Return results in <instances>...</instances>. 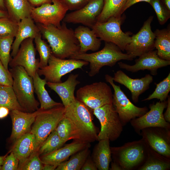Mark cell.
<instances>
[{"label": "cell", "mask_w": 170, "mask_h": 170, "mask_svg": "<svg viewBox=\"0 0 170 170\" xmlns=\"http://www.w3.org/2000/svg\"><path fill=\"white\" fill-rule=\"evenodd\" d=\"M42 36L49 43L52 54L61 59H71L79 53L80 46L74 31L62 21L60 27L36 23Z\"/></svg>", "instance_id": "1"}, {"label": "cell", "mask_w": 170, "mask_h": 170, "mask_svg": "<svg viewBox=\"0 0 170 170\" xmlns=\"http://www.w3.org/2000/svg\"><path fill=\"white\" fill-rule=\"evenodd\" d=\"M93 110L76 98L75 101L65 108L64 116L81 142L90 143L99 141V129L93 121Z\"/></svg>", "instance_id": "2"}, {"label": "cell", "mask_w": 170, "mask_h": 170, "mask_svg": "<svg viewBox=\"0 0 170 170\" xmlns=\"http://www.w3.org/2000/svg\"><path fill=\"white\" fill-rule=\"evenodd\" d=\"M71 59L83 60L89 63L88 75L93 77L98 74L103 66L112 67L121 60H132L133 58L127 53H123L117 45L111 42H105L101 50L90 54H78Z\"/></svg>", "instance_id": "3"}, {"label": "cell", "mask_w": 170, "mask_h": 170, "mask_svg": "<svg viewBox=\"0 0 170 170\" xmlns=\"http://www.w3.org/2000/svg\"><path fill=\"white\" fill-rule=\"evenodd\" d=\"M148 145L142 138L118 147H110L113 161L122 170H137L145 162Z\"/></svg>", "instance_id": "4"}, {"label": "cell", "mask_w": 170, "mask_h": 170, "mask_svg": "<svg viewBox=\"0 0 170 170\" xmlns=\"http://www.w3.org/2000/svg\"><path fill=\"white\" fill-rule=\"evenodd\" d=\"M9 70L13 78V89L20 105L25 112H33L38 110L40 103L34 95L32 77L21 66L13 67Z\"/></svg>", "instance_id": "5"}, {"label": "cell", "mask_w": 170, "mask_h": 170, "mask_svg": "<svg viewBox=\"0 0 170 170\" xmlns=\"http://www.w3.org/2000/svg\"><path fill=\"white\" fill-rule=\"evenodd\" d=\"M125 19L124 15L111 17L105 22H96L91 28L101 41L113 43L124 52L127 45L131 41L132 34L129 31L124 32L121 29Z\"/></svg>", "instance_id": "6"}, {"label": "cell", "mask_w": 170, "mask_h": 170, "mask_svg": "<svg viewBox=\"0 0 170 170\" xmlns=\"http://www.w3.org/2000/svg\"><path fill=\"white\" fill-rule=\"evenodd\" d=\"M39 110L30 132L35 136L39 148L63 118L65 107L62 105L48 110Z\"/></svg>", "instance_id": "7"}, {"label": "cell", "mask_w": 170, "mask_h": 170, "mask_svg": "<svg viewBox=\"0 0 170 170\" xmlns=\"http://www.w3.org/2000/svg\"><path fill=\"white\" fill-rule=\"evenodd\" d=\"M99 120L101 129L98 134L99 140L107 139L116 140L121 135L124 126L112 104H106L93 110Z\"/></svg>", "instance_id": "8"}, {"label": "cell", "mask_w": 170, "mask_h": 170, "mask_svg": "<svg viewBox=\"0 0 170 170\" xmlns=\"http://www.w3.org/2000/svg\"><path fill=\"white\" fill-rule=\"evenodd\" d=\"M105 79L114 89L112 104L123 126L132 120L142 116L148 111L146 106L140 107L133 104L121 90L120 86L114 83L112 76L106 74Z\"/></svg>", "instance_id": "9"}, {"label": "cell", "mask_w": 170, "mask_h": 170, "mask_svg": "<svg viewBox=\"0 0 170 170\" xmlns=\"http://www.w3.org/2000/svg\"><path fill=\"white\" fill-rule=\"evenodd\" d=\"M112 96L110 87L104 82H99L80 88L76 92V98L93 110L112 104Z\"/></svg>", "instance_id": "10"}, {"label": "cell", "mask_w": 170, "mask_h": 170, "mask_svg": "<svg viewBox=\"0 0 170 170\" xmlns=\"http://www.w3.org/2000/svg\"><path fill=\"white\" fill-rule=\"evenodd\" d=\"M85 61L73 59H61L52 54L50 55L46 66L39 68L37 73L40 76H44L47 82L53 83L61 82V78L64 76L77 69L89 64Z\"/></svg>", "instance_id": "11"}, {"label": "cell", "mask_w": 170, "mask_h": 170, "mask_svg": "<svg viewBox=\"0 0 170 170\" xmlns=\"http://www.w3.org/2000/svg\"><path fill=\"white\" fill-rule=\"evenodd\" d=\"M68 10L61 0H53L51 3H45L33 7L30 17L36 23L52 25L59 27Z\"/></svg>", "instance_id": "12"}, {"label": "cell", "mask_w": 170, "mask_h": 170, "mask_svg": "<svg viewBox=\"0 0 170 170\" xmlns=\"http://www.w3.org/2000/svg\"><path fill=\"white\" fill-rule=\"evenodd\" d=\"M153 16H150L144 23L139 31L131 37V41L127 45L125 51L133 59L154 50L155 36L151 29Z\"/></svg>", "instance_id": "13"}, {"label": "cell", "mask_w": 170, "mask_h": 170, "mask_svg": "<svg viewBox=\"0 0 170 170\" xmlns=\"http://www.w3.org/2000/svg\"><path fill=\"white\" fill-rule=\"evenodd\" d=\"M167 105V100L150 104L149 111L130 121L135 131L140 135L141 131L147 128L162 127L170 129V123L166 121L163 116V111Z\"/></svg>", "instance_id": "14"}, {"label": "cell", "mask_w": 170, "mask_h": 170, "mask_svg": "<svg viewBox=\"0 0 170 170\" xmlns=\"http://www.w3.org/2000/svg\"><path fill=\"white\" fill-rule=\"evenodd\" d=\"M34 39L28 38L21 43L15 55L12 58L8 65L11 68L17 66L23 67L28 74L33 77L39 69V60L36 58V49Z\"/></svg>", "instance_id": "15"}, {"label": "cell", "mask_w": 170, "mask_h": 170, "mask_svg": "<svg viewBox=\"0 0 170 170\" xmlns=\"http://www.w3.org/2000/svg\"><path fill=\"white\" fill-rule=\"evenodd\" d=\"M104 5V0H89L82 8L66 14L62 21L66 23L81 24L91 28L97 22Z\"/></svg>", "instance_id": "16"}, {"label": "cell", "mask_w": 170, "mask_h": 170, "mask_svg": "<svg viewBox=\"0 0 170 170\" xmlns=\"http://www.w3.org/2000/svg\"><path fill=\"white\" fill-rule=\"evenodd\" d=\"M142 138L152 149L170 159V129L162 127H151L142 129Z\"/></svg>", "instance_id": "17"}, {"label": "cell", "mask_w": 170, "mask_h": 170, "mask_svg": "<svg viewBox=\"0 0 170 170\" xmlns=\"http://www.w3.org/2000/svg\"><path fill=\"white\" fill-rule=\"evenodd\" d=\"M135 64L130 65L122 62L118 63L119 66L122 69L136 72L140 70L150 71L153 75H156L158 69L170 65V60L160 58L157 54V50L145 53L135 60Z\"/></svg>", "instance_id": "18"}, {"label": "cell", "mask_w": 170, "mask_h": 170, "mask_svg": "<svg viewBox=\"0 0 170 170\" xmlns=\"http://www.w3.org/2000/svg\"><path fill=\"white\" fill-rule=\"evenodd\" d=\"M113 79V81L128 88L131 93L133 101L137 103L140 95L149 88L150 84L153 81V77L148 74L140 78L133 79L120 70L114 73Z\"/></svg>", "instance_id": "19"}, {"label": "cell", "mask_w": 170, "mask_h": 170, "mask_svg": "<svg viewBox=\"0 0 170 170\" xmlns=\"http://www.w3.org/2000/svg\"><path fill=\"white\" fill-rule=\"evenodd\" d=\"M39 109L33 112H27L18 110L10 111L12 129L10 139L14 142L22 135L30 132Z\"/></svg>", "instance_id": "20"}, {"label": "cell", "mask_w": 170, "mask_h": 170, "mask_svg": "<svg viewBox=\"0 0 170 170\" xmlns=\"http://www.w3.org/2000/svg\"><path fill=\"white\" fill-rule=\"evenodd\" d=\"M90 143H86L77 140L48 154L40 156L42 163L50 164L58 166L62 162L67 160L70 156L87 147H90Z\"/></svg>", "instance_id": "21"}, {"label": "cell", "mask_w": 170, "mask_h": 170, "mask_svg": "<svg viewBox=\"0 0 170 170\" xmlns=\"http://www.w3.org/2000/svg\"><path fill=\"white\" fill-rule=\"evenodd\" d=\"M78 76V74H71L64 82H47L48 86L54 91L60 97L65 108L74 102L76 100L74 91L76 86L80 83L77 79Z\"/></svg>", "instance_id": "22"}, {"label": "cell", "mask_w": 170, "mask_h": 170, "mask_svg": "<svg viewBox=\"0 0 170 170\" xmlns=\"http://www.w3.org/2000/svg\"><path fill=\"white\" fill-rule=\"evenodd\" d=\"M31 17L25 18L18 23L17 33L11 47L12 57L15 55L21 43L24 40L28 38L34 39L40 32L39 29Z\"/></svg>", "instance_id": "23"}, {"label": "cell", "mask_w": 170, "mask_h": 170, "mask_svg": "<svg viewBox=\"0 0 170 170\" xmlns=\"http://www.w3.org/2000/svg\"><path fill=\"white\" fill-rule=\"evenodd\" d=\"M75 36L80 46L79 54H84L89 50L95 52L100 48L101 40L90 28L79 26L74 31Z\"/></svg>", "instance_id": "24"}, {"label": "cell", "mask_w": 170, "mask_h": 170, "mask_svg": "<svg viewBox=\"0 0 170 170\" xmlns=\"http://www.w3.org/2000/svg\"><path fill=\"white\" fill-rule=\"evenodd\" d=\"M38 149L35 136L29 132L16 140L10 151H12L18 159L20 164Z\"/></svg>", "instance_id": "25"}, {"label": "cell", "mask_w": 170, "mask_h": 170, "mask_svg": "<svg viewBox=\"0 0 170 170\" xmlns=\"http://www.w3.org/2000/svg\"><path fill=\"white\" fill-rule=\"evenodd\" d=\"M98 141L94 148L91 157L98 170H108L112 161L110 141L105 139Z\"/></svg>", "instance_id": "26"}, {"label": "cell", "mask_w": 170, "mask_h": 170, "mask_svg": "<svg viewBox=\"0 0 170 170\" xmlns=\"http://www.w3.org/2000/svg\"><path fill=\"white\" fill-rule=\"evenodd\" d=\"M4 2L9 17L16 22L30 17L33 7L28 0H4Z\"/></svg>", "instance_id": "27"}, {"label": "cell", "mask_w": 170, "mask_h": 170, "mask_svg": "<svg viewBox=\"0 0 170 170\" xmlns=\"http://www.w3.org/2000/svg\"><path fill=\"white\" fill-rule=\"evenodd\" d=\"M34 91L37 95L42 110L49 109L63 105L54 101L50 97L45 88L47 82L41 78L37 71L33 77Z\"/></svg>", "instance_id": "28"}, {"label": "cell", "mask_w": 170, "mask_h": 170, "mask_svg": "<svg viewBox=\"0 0 170 170\" xmlns=\"http://www.w3.org/2000/svg\"><path fill=\"white\" fill-rule=\"evenodd\" d=\"M170 169V159L159 153L148 145L146 160L137 170Z\"/></svg>", "instance_id": "29"}, {"label": "cell", "mask_w": 170, "mask_h": 170, "mask_svg": "<svg viewBox=\"0 0 170 170\" xmlns=\"http://www.w3.org/2000/svg\"><path fill=\"white\" fill-rule=\"evenodd\" d=\"M154 33L155 36V47L158 56L162 60H170V24L166 28L156 29Z\"/></svg>", "instance_id": "30"}, {"label": "cell", "mask_w": 170, "mask_h": 170, "mask_svg": "<svg viewBox=\"0 0 170 170\" xmlns=\"http://www.w3.org/2000/svg\"><path fill=\"white\" fill-rule=\"evenodd\" d=\"M127 0H104L103 8L97 18V22H105L111 17L122 15V11Z\"/></svg>", "instance_id": "31"}, {"label": "cell", "mask_w": 170, "mask_h": 170, "mask_svg": "<svg viewBox=\"0 0 170 170\" xmlns=\"http://www.w3.org/2000/svg\"><path fill=\"white\" fill-rule=\"evenodd\" d=\"M90 147H87L72 155L69 159L60 164L56 170H80L88 156Z\"/></svg>", "instance_id": "32"}, {"label": "cell", "mask_w": 170, "mask_h": 170, "mask_svg": "<svg viewBox=\"0 0 170 170\" xmlns=\"http://www.w3.org/2000/svg\"><path fill=\"white\" fill-rule=\"evenodd\" d=\"M0 106H3L10 111L18 110L24 111L20 105L12 86L0 85Z\"/></svg>", "instance_id": "33"}, {"label": "cell", "mask_w": 170, "mask_h": 170, "mask_svg": "<svg viewBox=\"0 0 170 170\" xmlns=\"http://www.w3.org/2000/svg\"><path fill=\"white\" fill-rule=\"evenodd\" d=\"M65 143L61 140L55 129L53 131L39 147L40 156H44L61 148Z\"/></svg>", "instance_id": "34"}, {"label": "cell", "mask_w": 170, "mask_h": 170, "mask_svg": "<svg viewBox=\"0 0 170 170\" xmlns=\"http://www.w3.org/2000/svg\"><path fill=\"white\" fill-rule=\"evenodd\" d=\"M42 36L40 32L34 39L36 45V49L38 52L40 56L39 68H43L48 65L49 59L52 54L50 46L42 39Z\"/></svg>", "instance_id": "35"}, {"label": "cell", "mask_w": 170, "mask_h": 170, "mask_svg": "<svg viewBox=\"0 0 170 170\" xmlns=\"http://www.w3.org/2000/svg\"><path fill=\"white\" fill-rule=\"evenodd\" d=\"M156 85V87L153 93L142 101L150 100L154 99H159L161 102L166 100L170 91V73L165 78Z\"/></svg>", "instance_id": "36"}, {"label": "cell", "mask_w": 170, "mask_h": 170, "mask_svg": "<svg viewBox=\"0 0 170 170\" xmlns=\"http://www.w3.org/2000/svg\"><path fill=\"white\" fill-rule=\"evenodd\" d=\"M14 38L11 36H0V60L7 70H8V64L12 58L10 52Z\"/></svg>", "instance_id": "37"}, {"label": "cell", "mask_w": 170, "mask_h": 170, "mask_svg": "<svg viewBox=\"0 0 170 170\" xmlns=\"http://www.w3.org/2000/svg\"><path fill=\"white\" fill-rule=\"evenodd\" d=\"M55 130L60 139L65 143L71 139L77 140L76 136L69 120L64 116L58 123Z\"/></svg>", "instance_id": "38"}, {"label": "cell", "mask_w": 170, "mask_h": 170, "mask_svg": "<svg viewBox=\"0 0 170 170\" xmlns=\"http://www.w3.org/2000/svg\"><path fill=\"white\" fill-rule=\"evenodd\" d=\"M18 29V23L9 17L0 18V36H16Z\"/></svg>", "instance_id": "39"}, {"label": "cell", "mask_w": 170, "mask_h": 170, "mask_svg": "<svg viewBox=\"0 0 170 170\" xmlns=\"http://www.w3.org/2000/svg\"><path fill=\"white\" fill-rule=\"evenodd\" d=\"M43 164L41 161L38 150L35 151L21 163L19 164L18 170H43Z\"/></svg>", "instance_id": "40"}, {"label": "cell", "mask_w": 170, "mask_h": 170, "mask_svg": "<svg viewBox=\"0 0 170 170\" xmlns=\"http://www.w3.org/2000/svg\"><path fill=\"white\" fill-rule=\"evenodd\" d=\"M149 3L154 10L160 24H164L170 18V11L166 8L161 0H151Z\"/></svg>", "instance_id": "41"}, {"label": "cell", "mask_w": 170, "mask_h": 170, "mask_svg": "<svg viewBox=\"0 0 170 170\" xmlns=\"http://www.w3.org/2000/svg\"><path fill=\"white\" fill-rule=\"evenodd\" d=\"M5 157L1 170H18L19 161L12 151Z\"/></svg>", "instance_id": "42"}, {"label": "cell", "mask_w": 170, "mask_h": 170, "mask_svg": "<svg viewBox=\"0 0 170 170\" xmlns=\"http://www.w3.org/2000/svg\"><path fill=\"white\" fill-rule=\"evenodd\" d=\"M13 78L9 70H7L0 60V85L12 86Z\"/></svg>", "instance_id": "43"}, {"label": "cell", "mask_w": 170, "mask_h": 170, "mask_svg": "<svg viewBox=\"0 0 170 170\" xmlns=\"http://www.w3.org/2000/svg\"><path fill=\"white\" fill-rule=\"evenodd\" d=\"M66 6L68 10L75 11L85 6L89 0H61Z\"/></svg>", "instance_id": "44"}, {"label": "cell", "mask_w": 170, "mask_h": 170, "mask_svg": "<svg viewBox=\"0 0 170 170\" xmlns=\"http://www.w3.org/2000/svg\"><path fill=\"white\" fill-rule=\"evenodd\" d=\"M81 170H97L96 166L91 156L89 155L82 167Z\"/></svg>", "instance_id": "45"}, {"label": "cell", "mask_w": 170, "mask_h": 170, "mask_svg": "<svg viewBox=\"0 0 170 170\" xmlns=\"http://www.w3.org/2000/svg\"><path fill=\"white\" fill-rule=\"evenodd\" d=\"M151 0H128L121 12V14H122L128 8L131 6L133 4L140 2H145L149 3Z\"/></svg>", "instance_id": "46"}, {"label": "cell", "mask_w": 170, "mask_h": 170, "mask_svg": "<svg viewBox=\"0 0 170 170\" xmlns=\"http://www.w3.org/2000/svg\"><path fill=\"white\" fill-rule=\"evenodd\" d=\"M53 0H28L31 5L33 7H39L45 3H51Z\"/></svg>", "instance_id": "47"}, {"label": "cell", "mask_w": 170, "mask_h": 170, "mask_svg": "<svg viewBox=\"0 0 170 170\" xmlns=\"http://www.w3.org/2000/svg\"><path fill=\"white\" fill-rule=\"evenodd\" d=\"M166 110L163 113V116L165 120L170 123V97L168 95L167 97Z\"/></svg>", "instance_id": "48"}, {"label": "cell", "mask_w": 170, "mask_h": 170, "mask_svg": "<svg viewBox=\"0 0 170 170\" xmlns=\"http://www.w3.org/2000/svg\"><path fill=\"white\" fill-rule=\"evenodd\" d=\"M10 110L8 108L0 106V119L5 118L9 114Z\"/></svg>", "instance_id": "49"}, {"label": "cell", "mask_w": 170, "mask_h": 170, "mask_svg": "<svg viewBox=\"0 0 170 170\" xmlns=\"http://www.w3.org/2000/svg\"><path fill=\"white\" fill-rule=\"evenodd\" d=\"M110 170H122L121 167L116 162L113 161L111 162Z\"/></svg>", "instance_id": "50"}, {"label": "cell", "mask_w": 170, "mask_h": 170, "mask_svg": "<svg viewBox=\"0 0 170 170\" xmlns=\"http://www.w3.org/2000/svg\"><path fill=\"white\" fill-rule=\"evenodd\" d=\"M57 166L53 165L50 164H43V170H55L57 167Z\"/></svg>", "instance_id": "51"}, {"label": "cell", "mask_w": 170, "mask_h": 170, "mask_svg": "<svg viewBox=\"0 0 170 170\" xmlns=\"http://www.w3.org/2000/svg\"><path fill=\"white\" fill-rule=\"evenodd\" d=\"M161 0L166 8L170 11V0Z\"/></svg>", "instance_id": "52"}, {"label": "cell", "mask_w": 170, "mask_h": 170, "mask_svg": "<svg viewBox=\"0 0 170 170\" xmlns=\"http://www.w3.org/2000/svg\"><path fill=\"white\" fill-rule=\"evenodd\" d=\"M9 17L7 11L0 9V18Z\"/></svg>", "instance_id": "53"}, {"label": "cell", "mask_w": 170, "mask_h": 170, "mask_svg": "<svg viewBox=\"0 0 170 170\" xmlns=\"http://www.w3.org/2000/svg\"><path fill=\"white\" fill-rule=\"evenodd\" d=\"M0 9L6 11L4 3V0H0Z\"/></svg>", "instance_id": "54"}, {"label": "cell", "mask_w": 170, "mask_h": 170, "mask_svg": "<svg viewBox=\"0 0 170 170\" xmlns=\"http://www.w3.org/2000/svg\"><path fill=\"white\" fill-rule=\"evenodd\" d=\"M6 156L7 155L3 156H0V170H1L4 159Z\"/></svg>", "instance_id": "55"}]
</instances>
